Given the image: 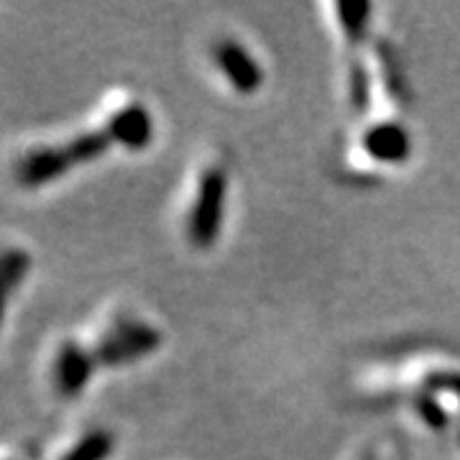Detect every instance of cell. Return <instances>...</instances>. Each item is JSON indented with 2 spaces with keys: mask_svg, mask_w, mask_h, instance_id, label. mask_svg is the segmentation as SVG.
<instances>
[{
  "mask_svg": "<svg viewBox=\"0 0 460 460\" xmlns=\"http://www.w3.org/2000/svg\"><path fill=\"white\" fill-rule=\"evenodd\" d=\"M338 16H341V26H343V31L348 39H361L363 31H366V23H368V11H371V5H366V3H341L338 8Z\"/></svg>",
  "mask_w": 460,
  "mask_h": 460,
  "instance_id": "cell-5",
  "label": "cell"
},
{
  "mask_svg": "<svg viewBox=\"0 0 460 460\" xmlns=\"http://www.w3.org/2000/svg\"><path fill=\"white\" fill-rule=\"evenodd\" d=\"M215 59H217L220 72L228 77L230 87H233L235 93H241V95H253V93L261 87V66L253 62V57H251L241 44H233V41L217 44Z\"/></svg>",
  "mask_w": 460,
  "mask_h": 460,
  "instance_id": "cell-2",
  "label": "cell"
},
{
  "mask_svg": "<svg viewBox=\"0 0 460 460\" xmlns=\"http://www.w3.org/2000/svg\"><path fill=\"white\" fill-rule=\"evenodd\" d=\"M115 141L128 148H144L151 141V120L144 108H128L113 120Z\"/></svg>",
  "mask_w": 460,
  "mask_h": 460,
  "instance_id": "cell-4",
  "label": "cell"
},
{
  "mask_svg": "<svg viewBox=\"0 0 460 460\" xmlns=\"http://www.w3.org/2000/svg\"><path fill=\"white\" fill-rule=\"evenodd\" d=\"M226 213V174L223 169H208L198 184V195L190 210L187 230L198 248H208L217 238Z\"/></svg>",
  "mask_w": 460,
  "mask_h": 460,
  "instance_id": "cell-1",
  "label": "cell"
},
{
  "mask_svg": "<svg viewBox=\"0 0 460 460\" xmlns=\"http://www.w3.org/2000/svg\"><path fill=\"white\" fill-rule=\"evenodd\" d=\"M363 148L376 162L396 164V162H404L410 156V133L404 131L402 126H394V123H378L371 131H366V136H363Z\"/></svg>",
  "mask_w": 460,
  "mask_h": 460,
  "instance_id": "cell-3",
  "label": "cell"
},
{
  "mask_svg": "<svg viewBox=\"0 0 460 460\" xmlns=\"http://www.w3.org/2000/svg\"><path fill=\"white\" fill-rule=\"evenodd\" d=\"M111 445L113 443L105 432H95V435H87L65 460H105L111 453Z\"/></svg>",
  "mask_w": 460,
  "mask_h": 460,
  "instance_id": "cell-6",
  "label": "cell"
}]
</instances>
